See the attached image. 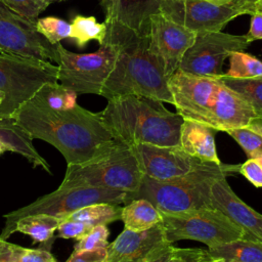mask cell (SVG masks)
I'll return each mask as SVG.
<instances>
[{"mask_svg":"<svg viewBox=\"0 0 262 262\" xmlns=\"http://www.w3.org/2000/svg\"><path fill=\"white\" fill-rule=\"evenodd\" d=\"M12 117L32 139L44 140L57 148L68 165L96 159L120 142L100 113L79 104L69 110H53L31 98Z\"/></svg>","mask_w":262,"mask_h":262,"instance_id":"cell-1","label":"cell"},{"mask_svg":"<svg viewBox=\"0 0 262 262\" xmlns=\"http://www.w3.org/2000/svg\"><path fill=\"white\" fill-rule=\"evenodd\" d=\"M173 105L186 120L216 131L247 127L257 117L253 107L217 76H201L177 70L168 80Z\"/></svg>","mask_w":262,"mask_h":262,"instance_id":"cell-2","label":"cell"},{"mask_svg":"<svg viewBox=\"0 0 262 262\" xmlns=\"http://www.w3.org/2000/svg\"><path fill=\"white\" fill-rule=\"evenodd\" d=\"M104 40L115 43L119 52L101 88V96L110 100L125 95H139L173 104L169 78L150 50L147 31L136 34L106 29Z\"/></svg>","mask_w":262,"mask_h":262,"instance_id":"cell-3","label":"cell"},{"mask_svg":"<svg viewBox=\"0 0 262 262\" xmlns=\"http://www.w3.org/2000/svg\"><path fill=\"white\" fill-rule=\"evenodd\" d=\"M100 116L115 137L130 146H180L183 118L160 100L139 95L116 97L107 100Z\"/></svg>","mask_w":262,"mask_h":262,"instance_id":"cell-4","label":"cell"},{"mask_svg":"<svg viewBox=\"0 0 262 262\" xmlns=\"http://www.w3.org/2000/svg\"><path fill=\"white\" fill-rule=\"evenodd\" d=\"M239 165H223L208 162L185 175L168 180L142 177L134 199H146L161 214H174L211 206V186L219 178L238 172Z\"/></svg>","mask_w":262,"mask_h":262,"instance_id":"cell-5","label":"cell"},{"mask_svg":"<svg viewBox=\"0 0 262 262\" xmlns=\"http://www.w3.org/2000/svg\"><path fill=\"white\" fill-rule=\"evenodd\" d=\"M142 177L132 146L120 141L96 159L83 164L68 165L59 187L94 186L135 193L140 187Z\"/></svg>","mask_w":262,"mask_h":262,"instance_id":"cell-6","label":"cell"},{"mask_svg":"<svg viewBox=\"0 0 262 262\" xmlns=\"http://www.w3.org/2000/svg\"><path fill=\"white\" fill-rule=\"evenodd\" d=\"M131 194L132 192L124 190L94 186L58 187L53 192L39 198L30 205L5 214V225L0 233V238L7 239L14 232L16 221L25 216L46 214L64 219L75 211L93 204H127L131 201Z\"/></svg>","mask_w":262,"mask_h":262,"instance_id":"cell-7","label":"cell"},{"mask_svg":"<svg viewBox=\"0 0 262 262\" xmlns=\"http://www.w3.org/2000/svg\"><path fill=\"white\" fill-rule=\"evenodd\" d=\"M161 223L166 237L171 244L181 239H192L201 242L209 248L247 238L244 229L213 207L162 214Z\"/></svg>","mask_w":262,"mask_h":262,"instance_id":"cell-8","label":"cell"},{"mask_svg":"<svg viewBox=\"0 0 262 262\" xmlns=\"http://www.w3.org/2000/svg\"><path fill=\"white\" fill-rule=\"evenodd\" d=\"M59 61L57 82L77 94L100 95L101 88L116 62L119 48L104 40L92 53H75L56 44Z\"/></svg>","mask_w":262,"mask_h":262,"instance_id":"cell-9","label":"cell"},{"mask_svg":"<svg viewBox=\"0 0 262 262\" xmlns=\"http://www.w3.org/2000/svg\"><path fill=\"white\" fill-rule=\"evenodd\" d=\"M57 64L0 52V90L5 98L0 114H12L48 82H57Z\"/></svg>","mask_w":262,"mask_h":262,"instance_id":"cell-10","label":"cell"},{"mask_svg":"<svg viewBox=\"0 0 262 262\" xmlns=\"http://www.w3.org/2000/svg\"><path fill=\"white\" fill-rule=\"evenodd\" d=\"M252 43L246 35L217 32L196 34L193 44L182 57L180 71L201 76H221L222 67L229 54L244 51Z\"/></svg>","mask_w":262,"mask_h":262,"instance_id":"cell-11","label":"cell"},{"mask_svg":"<svg viewBox=\"0 0 262 262\" xmlns=\"http://www.w3.org/2000/svg\"><path fill=\"white\" fill-rule=\"evenodd\" d=\"M0 52L50 62L59 61L56 45L47 41L29 20L0 2Z\"/></svg>","mask_w":262,"mask_h":262,"instance_id":"cell-12","label":"cell"},{"mask_svg":"<svg viewBox=\"0 0 262 262\" xmlns=\"http://www.w3.org/2000/svg\"><path fill=\"white\" fill-rule=\"evenodd\" d=\"M160 12L196 34L221 31L244 14L232 3L218 5L208 0H161Z\"/></svg>","mask_w":262,"mask_h":262,"instance_id":"cell-13","label":"cell"},{"mask_svg":"<svg viewBox=\"0 0 262 262\" xmlns=\"http://www.w3.org/2000/svg\"><path fill=\"white\" fill-rule=\"evenodd\" d=\"M147 35L150 50L168 78L179 69L183 55L196 37V33L169 19L161 12L150 16Z\"/></svg>","mask_w":262,"mask_h":262,"instance_id":"cell-14","label":"cell"},{"mask_svg":"<svg viewBox=\"0 0 262 262\" xmlns=\"http://www.w3.org/2000/svg\"><path fill=\"white\" fill-rule=\"evenodd\" d=\"M132 148L142 174L155 180H168L185 175L208 163L189 156L179 145L136 144Z\"/></svg>","mask_w":262,"mask_h":262,"instance_id":"cell-15","label":"cell"},{"mask_svg":"<svg viewBox=\"0 0 262 262\" xmlns=\"http://www.w3.org/2000/svg\"><path fill=\"white\" fill-rule=\"evenodd\" d=\"M162 223L142 231L124 228L106 247L105 262H149L171 248Z\"/></svg>","mask_w":262,"mask_h":262,"instance_id":"cell-16","label":"cell"},{"mask_svg":"<svg viewBox=\"0 0 262 262\" xmlns=\"http://www.w3.org/2000/svg\"><path fill=\"white\" fill-rule=\"evenodd\" d=\"M211 206L220 210L246 232L247 238L262 242V215L243 202L228 184L226 177L211 186Z\"/></svg>","mask_w":262,"mask_h":262,"instance_id":"cell-17","label":"cell"},{"mask_svg":"<svg viewBox=\"0 0 262 262\" xmlns=\"http://www.w3.org/2000/svg\"><path fill=\"white\" fill-rule=\"evenodd\" d=\"M161 0H100L110 30H123L136 34L148 29L151 15L160 12Z\"/></svg>","mask_w":262,"mask_h":262,"instance_id":"cell-18","label":"cell"},{"mask_svg":"<svg viewBox=\"0 0 262 262\" xmlns=\"http://www.w3.org/2000/svg\"><path fill=\"white\" fill-rule=\"evenodd\" d=\"M216 130L192 120L183 119L180 129V147L189 156L220 164L215 145Z\"/></svg>","mask_w":262,"mask_h":262,"instance_id":"cell-19","label":"cell"},{"mask_svg":"<svg viewBox=\"0 0 262 262\" xmlns=\"http://www.w3.org/2000/svg\"><path fill=\"white\" fill-rule=\"evenodd\" d=\"M0 140L9 148V151L19 154L26 158L34 167H40L50 173V166L37 151L33 139L18 126L12 116L0 114Z\"/></svg>","mask_w":262,"mask_h":262,"instance_id":"cell-20","label":"cell"},{"mask_svg":"<svg viewBox=\"0 0 262 262\" xmlns=\"http://www.w3.org/2000/svg\"><path fill=\"white\" fill-rule=\"evenodd\" d=\"M213 259L223 262H262V242L242 238L208 248Z\"/></svg>","mask_w":262,"mask_h":262,"instance_id":"cell-21","label":"cell"},{"mask_svg":"<svg viewBox=\"0 0 262 262\" xmlns=\"http://www.w3.org/2000/svg\"><path fill=\"white\" fill-rule=\"evenodd\" d=\"M121 220L126 229L142 231L161 223L162 214L146 199H134L122 208Z\"/></svg>","mask_w":262,"mask_h":262,"instance_id":"cell-22","label":"cell"},{"mask_svg":"<svg viewBox=\"0 0 262 262\" xmlns=\"http://www.w3.org/2000/svg\"><path fill=\"white\" fill-rule=\"evenodd\" d=\"M62 219L46 215L33 214L18 219L14 226V232L18 231L32 237L33 243L43 244L49 250L53 241L54 232L57 230Z\"/></svg>","mask_w":262,"mask_h":262,"instance_id":"cell-23","label":"cell"},{"mask_svg":"<svg viewBox=\"0 0 262 262\" xmlns=\"http://www.w3.org/2000/svg\"><path fill=\"white\" fill-rule=\"evenodd\" d=\"M70 25V39H72L78 47L83 48L91 40H96L99 45L103 43L106 35L105 23H98L94 16L78 14L72 18Z\"/></svg>","mask_w":262,"mask_h":262,"instance_id":"cell-24","label":"cell"},{"mask_svg":"<svg viewBox=\"0 0 262 262\" xmlns=\"http://www.w3.org/2000/svg\"><path fill=\"white\" fill-rule=\"evenodd\" d=\"M77 95L58 82H48L39 88L32 99L53 110H69L78 104Z\"/></svg>","mask_w":262,"mask_h":262,"instance_id":"cell-25","label":"cell"},{"mask_svg":"<svg viewBox=\"0 0 262 262\" xmlns=\"http://www.w3.org/2000/svg\"><path fill=\"white\" fill-rule=\"evenodd\" d=\"M121 213L122 208L117 204L99 203L81 208L67 218L85 222L94 227L97 225H106L111 222L120 220Z\"/></svg>","mask_w":262,"mask_h":262,"instance_id":"cell-26","label":"cell"},{"mask_svg":"<svg viewBox=\"0 0 262 262\" xmlns=\"http://www.w3.org/2000/svg\"><path fill=\"white\" fill-rule=\"evenodd\" d=\"M230 89L238 93L255 111L257 116H262V75L248 79H235L218 76Z\"/></svg>","mask_w":262,"mask_h":262,"instance_id":"cell-27","label":"cell"},{"mask_svg":"<svg viewBox=\"0 0 262 262\" xmlns=\"http://www.w3.org/2000/svg\"><path fill=\"white\" fill-rule=\"evenodd\" d=\"M229 69L224 74L235 79H248L262 75V61L245 51H234L228 56Z\"/></svg>","mask_w":262,"mask_h":262,"instance_id":"cell-28","label":"cell"},{"mask_svg":"<svg viewBox=\"0 0 262 262\" xmlns=\"http://www.w3.org/2000/svg\"><path fill=\"white\" fill-rule=\"evenodd\" d=\"M36 29L52 45H56L61 40L70 38L71 34L70 23L55 16L38 18L36 20Z\"/></svg>","mask_w":262,"mask_h":262,"instance_id":"cell-29","label":"cell"},{"mask_svg":"<svg viewBox=\"0 0 262 262\" xmlns=\"http://www.w3.org/2000/svg\"><path fill=\"white\" fill-rule=\"evenodd\" d=\"M213 258L202 248H171L149 262H210Z\"/></svg>","mask_w":262,"mask_h":262,"instance_id":"cell-30","label":"cell"},{"mask_svg":"<svg viewBox=\"0 0 262 262\" xmlns=\"http://www.w3.org/2000/svg\"><path fill=\"white\" fill-rule=\"evenodd\" d=\"M227 132L245 150L248 158L255 159L262 155V135L248 127L229 129Z\"/></svg>","mask_w":262,"mask_h":262,"instance_id":"cell-31","label":"cell"},{"mask_svg":"<svg viewBox=\"0 0 262 262\" xmlns=\"http://www.w3.org/2000/svg\"><path fill=\"white\" fill-rule=\"evenodd\" d=\"M0 2L13 12L32 21H36L39 14L49 6L46 0H0Z\"/></svg>","mask_w":262,"mask_h":262,"instance_id":"cell-32","label":"cell"},{"mask_svg":"<svg viewBox=\"0 0 262 262\" xmlns=\"http://www.w3.org/2000/svg\"><path fill=\"white\" fill-rule=\"evenodd\" d=\"M108 235L110 230L106 225L94 226L90 231H88L84 236H82L76 245L74 246V252L90 251L101 248H106L108 246Z\"/></svg>","mask_w":262,"mask_h":262,"instance_id":"cell-33","label":"cell"},{"mask_svg":"<svg viewBox=\"0 0 262 262\" xmlns=\"http://www.w3.org/2000/svg\"><path fill=\"white\" fill-rule=\"evenodd\" d=\"M12 262H57L49 250L28 249L15 245Z\"/></svg>","mask_w":262,"mask_h":262,"instance_id":"cell-34","label":"cell"},{"mask_svg":"<svg viewBox=\"0 0 262 262\" xmlns=\"http://www.w3.org/2000/svg\"><path fill=\"white\" fill-rule=\"evenodd\" d=\"M92 228V226L85 222L64 218L58 225L57 236L61 238H76L78 241Z\"/></svg>","mask_w":262,"mask_h":262,"instance_id":"cell-35","label":"cell"},{"mask_svg":"<svg viewBox=\"0 0 262 262\" xmlns=\"http://www.w3.org/2000/svg\"><path fill=\"white\" fill-rule=\"evenodd\" d=\"M238 173L245 176L254 186L262 187V166L252 158L239 165Z\"/></svg>","mask_w":262,"mask_h":262,"instance_id":"cell-36","label":"cell"},{"mask_svg":"<svg viewBox=\"0 0 262 262\" xmlns=\"http://www.w3.org/2000/svg\"><path fill=\"white\" fill-rule=\"evenodd\" d=\"M106 248L73 252L70 258L66 262H105Z\"/></svg>","mask_w":262,"mask_h":262,"instance_id":"cell-37","label":"cell"},{"mask_svg":"<svg viewBox=\"0 0 262 262\" xmlns=\"http://www.w3.org/2000/svg\"><path fill=\"white\" fill-rule=\"evenodd\" d=\"M232 4L244 14L252 15L258 11L262 12V0H234Z\"/></svg>","mask_w":262,"mask_h":262,"instance_id":"cell-38","label":"cell"},{"mask_svg":"<svg viewBox=\"0 0 262 262\" xmlns=\"http://www.w3.org/2000/svg\"><path fill=\"white\" fill-rule=\"evenodd\" d=\"M251 16L250 30L247 33V36L252 42L255 40H262V12H255Z\"/></svg>","mask_w":262,"mask_h":262,"instance_id":"cell-39","label":"cell"},{"mask_svg":"<svg viewBox=\"0 0 262 262\" xmlns=\"http://www.w3.org/2000/svg\"><path fill=\"white\" fill-rule=\"evenodd\" d=\"M14 244L0 238V262H12Z\"/></svg>","mask_w":262,"mask_h":262,"instance_id":"cell-40","label":"cell"},{"mask_svg":"<svg viewBox=\"0 0 262 262\" xmlns=\"http://www.w3.org/2000/svg\"><path fill=\"white\" fill-rule=\"evenodd\" d=\"M247 127L262 135V116H257L254 118Z\"/></svg>","mask_w":262,"mask_h":262,"instance_id":"cell-41","label":"cell"},{"mask_svg":"<svg viewBox=\"0 0 262 262\" xmlns=\"http://www.w3.org/2000/svg\"><path fill=\"white\" fill-rule=\"evenodd\" d=\"M208 1L218 5H226V4H231L234 0H208Z\"/></svg>","mask_w":262,"mask_h":262,"instance_id":"cell-42","label":"cell"},{"mask_svg":"<svg viewBox=\"0 0 262 262\" xmlns=\"http://www.w3.org/2000/svg\"><path fill=\"white\" fill-rule=\"evenodd\" d=\"M5 151H9V148H8V146L3 141L0 140V155L4 154Z\"/></svg>","mask_w":262,"mask_h":262,"instance_id":"cell-43","label":"cell"},{"mask_svg":"<svg viewBox=\"0 0 262 262\" xmlns=\"http://www.w3.org/2000/svg\"><path fill=\"white\" fill-rule=\"evenodd\" d=\"M4 98H5V94L0 90V105H1V103L3 102V100H4Z\"/></svg>","mask_w":262,"mask_h":262,"instance_id":"cell-44","label":"cell"},{"mask_svg":"<svg viewBox=\"0 0 262 262\" xmlns=\"http://www.w3.org/2000/svg\"><path fill=\"white\" fill-rule=\"evenodd\" d=\"M255 160L262 166V155L259 156V157H257V158H255Z\"/></svg>","mask_w":262,"mask_h":262,"instance_id":"cell-45","label":"cell"},{"mask_svg":"<svg viewBox=\"0 0 262 262\" xmlns=\"http://www.w3.org/2000/svg\"><path fill=\"white\" fill-rule=\"evenodd\" d=\"M210 262H223V261L220 259H212Z\"/></svg>","mask_w":262,"mask_h":262,"instance_id":"cell-46","label":"cell"},{"mask_svg":"<svg viewBox=\"0 0 262 262\" xmlns=\"http://www.w3.org/2000/svg\"><path fill=\"white\" fill-rule=\"evenodd\" d=\"M46 1H47L49 4H51L52 2H54V1H57V0H46Z\"/></svg>","mask_w":262,"mask_h":262,"instance_id":"cell-47","label":"cell"},{"mask_svg":"<svg viewBox=\"0 0 262 262\" xmlns=\"http://www.w3.org/2000/svg\"><path fill=\"white\" fill-rule=\"evenodd\" d=\"M57 1H63V0H57Z\"/></svg>","mask_w":262,"mask_h":262,"instance_id":"cell-48","label":"cell"}]
</instances>
